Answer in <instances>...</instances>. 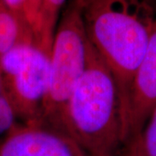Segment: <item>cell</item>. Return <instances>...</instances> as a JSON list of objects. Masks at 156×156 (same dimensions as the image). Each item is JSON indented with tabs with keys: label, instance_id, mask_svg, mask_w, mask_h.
<instances>
[{
	"label": "cell",
	"instance_id": "obj_9",
	"mask_svg": "<svg viewBox=\"0 0 156 156\" xmlns=\"http://www.w3.org/2000/svg\"><path fill=\"white\" fill-rule=\"evenodd\" d=\"M116 156H156V105L140 132L123 146Z\"/></svg>",
	"mask_w": 156,
	"mask_h": 156
},
{
	"label": "cell",
	"instance_id": "obj_8",
	"mask_svg": "<svg viewBox=\"0 0 156 156\" xmlns=\"http://www.w3.org/2000/svg\"><path fill=\"white\" fill-rule=\"evenodd\" d=\"M22 41L34 43L32 34L11 11L5 1L0 0V56Z\"/></svg>",
	"mask_w": 156,
	"mask_h": 156
},
{
	"label": "cell",
	"instance_id": "obj_4",
	"mask_svg": "<svg viewBox=\"0 0 156 156\" xmlns=\"http://www.w3.org/2000/svg\"><path fill=\"white\" fill-rule=\"evenodd\" d=\"M50 55L30 41L17 43L0 56V79L17 122H40L48 90Z\"/></svg>",
	"mask_w": 156,
	"mask_h": 156
},
{
	"label": "cell",
	"instance_id": "obj_10",
	"mask_svg": "<svg viewBox=\"0 0 156 156\" xmlns=\"http://www.w3.org/2000/svg\"><path fill=\"white\" fill-rule=\"evenodd\" d=\"M17 123L19 122L6 96L0 79V139H3Z\"/></svg>",
	"mask_w": 156,
	"mask_h": 156
},
{
	"label": "cell",
	"instance_id": "obj_13",
	"mask_svg": "<svg viewBox=\"0 0 156 156\" xmlns=\"http://www.w3.org/2000/svg\"><path fill=\"white\" fill-rule=\"evenodd\" d=\"M129 2L135 4V5H140L148 8L153 11V6L156 5V0H128Z\"/></svg>",
	"mask_w": 156,
	"mask_h": 156
},
{
	"label": "cell",
	"instance_id": "obj_7",
	"mask_svg": "<svg viewBox=\"0 0 156 156\" xmlns=\"http://www.w3.org/2000/svg\"><path fill=\"white\" fill-rule=\"evenodd\" d=\"M66 0H42L34 44L50 56L53 39Z\"/></svg>",
	"mask_w": 156,
	"mask_h": 156
},
{
	"label": "cell",
	"instance_id": "obj_2",
	"mask_svg": "<svg viewBox=\"0 0 156 156\" xmlns=\"http://www.w3.org/2000/svg\"><path fill=\"white\" fill-rule=\"evenodd\" d=\"M63 122L65 133L87 156H116L122 147L116 83L92 44L86 69L65 107Z\"/></svg>",
	"mask_w": 156,
	"mask_h": 156
},
{
	"label": "cell",
	"instance_id": "obj_1",
	"mask_svg": "<svg viewBox=\"0 0 156 156\" xmlns=\"http://www.w3.org/2000/svg\"><path fill=\"white\" fill-rule=\"evenodd\" d=\"M89 41L116 83L121 121L127 108L134 78L145 55L154 17L128 0H82Z\"/></svg>",
	"mask_w": 156,
	"mask_h": 156
},
{
	"label": "cell",
	"instance_id": "obj_6",
	"mask_svg": "<svg viewBox=\"0 0 156 156\" xmlns=\"http://www.w3.org/2000/svg\"><path fill=\"white\" fill-rule=\"evenodd\" d=\"M0 156H87L66 133L39 123H17L0 141Z\"/></svg>",
	"mask_w": 156,
	"mask_h": 156
},
{
	"label": "cell",
	"instance_id": "obj_3",
	"mask_svg": "<svg viewBox=\"0 0 156 156\" xmlns=\"http://www.w3.org/2000/svg\"><path fill=\"white\" fill-rule=\"evenodd\" d=\"M90 45L83 16V2L72 0L56 26L50 52L48 90L39 124L65 133V107L86 69Z\"/></svg>",
	"mask_w": 156,
	"mask_h": 156
},
{
	"label": "cell",
	"instance_id": "obj_12",
	"mask_svg": "<svg viewBox=\"0 0 156 156\" xmlns=\"http://www.w3.org/2000/svg\"><path fill=\"white\" fill-rule=\"evenodd\" d=\"M5 1L6 5H8V7L11 9V11L19 19V21L22 23L25 27H27L30 30L27 22H26V19H25V17H24V11H23L24 0H5Z\"/></svg>",
	"mask_w": 156,
	"mask_h": 156
},
{
	"label": "cell",
	"instance_id": "obj_11",
	"mask_svg": "<svg viewBox=\"0 0 156 156\" xmlns=\"http://www.w3.org/2000/svg\"><path fill=\"white\" fill-rule=\"evenodd\" d=\"M41 4H42V0H24V8H23L24 17L29 28L32 33L33 40L38 24Z\"/></svg>",
	"mask_w": 156,
	"mask_h": 156
},
{
	"label": "cell",
	"instance_id": "obj_5",
	"mask_svg": "<svg viewBox=\"0 0 156 156\" xmlns=\"http://www.w3.org/2000/svg\"><path fill=\"white\" fill-rule=\"evenodd\" d=\"M155 105L156 16H154L151 22L145 55L134 76L127 108L122 118V147L140 132Z\"/></svg>",
	"mask_w": 156,
	"mask_h": 156
}]
</instances>
